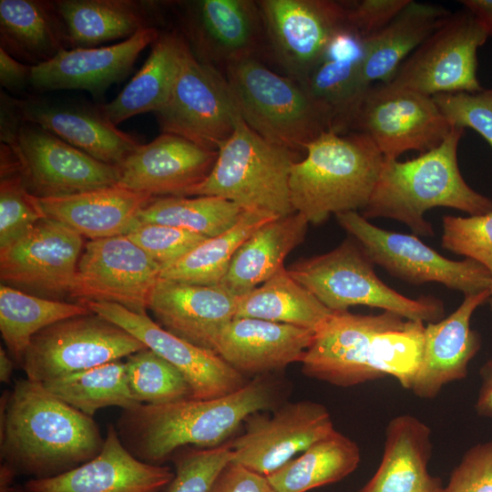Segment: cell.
<instances>
[{"instance_id":"44dd1931","label":"cell","mask_w":492,"mask_h":492,"mask_svg":"<svg viewBox=\"0 0 492 492\" xmlns=\"http://www.w3.org/2000/svg\"><path fill=\"white\" fill-rule=\"evenodd\" d=\"M217 156L218 150L162 133L125 159L117 185L154 198L186 196L209 176Z\"/></svg>"},{"instance_id":"f546056e","label":"cell","mask_w":492,"mask_h":492,"mask_svg":"<svg viewBox=\"0 0 492 492\" xmlns=\"http://www.w3.org/2000/svg\"><path fill=\"white\" fill-rule=\"evenodd\" d=\"M308 220L298 212L276 217L251 233L236 251L219 286L242 295L282 269L287 255L305 238Z\"/></svg>"},{"instance_id":"8d00e7d4","label":"cell","mask_w":492,"mask_h":492,"mask_svg":"<svg viewBox=\"0 0 492 492\" xmlns=\"http://www.w3.org/2000/svg\"><path fill=\"white\" fill-rule=\"evenodd\" d=\"M89 313L83 302L46 299L0 286V331L9 354L20 366L35 334L55 323Z\"/></svg>"},{"instance_id":"7402d4cb","label":"cell","mask_w":492,"mask_h":492,"mask_svg":"<svg viewBox=\"0 0 492 492\" xmlns=\"http://www.w3.org/2000/svg\"><path fill=\"white\" fill-rule=\"evenodd\" d=\"M15 102L22 121L36 124L109 165L119 167L142 144L118 128L98 105L33 97Z\"/></svg>"},{"instance_id":"7bdbcfd3","label":"cell","mask_w":492,"mask_h":492,"mask_svg":"<svg viewBox=\"0 0 492 492\" xmlns=\"http://www.w3.org/2000/svg\"><path fill=\"white\" fill-rule=\"evenodd\" d=\"M0 250L27 232L44 218L26 190L17 158L1 143Z\"/></svg>"},{"instance_id":"bcb514c9","label":"cell","mask_w":492,"mask_h":492,"mask_svg":"<svg viewBox=\"0 0 492 492\" xmlns=\"http://www.w3.org/2000/svg\"><path fill=\"white\" fill-rule=\"evenodd\" d=\"M126 236L159 264L161 270L179 261L207 239L187 230L140 221Z\"/></svg>"},{"instance_id":"cb8c5ba5","label":"cell","mask_w":492,"mask_h":492,"mask_svg":"<svg viewBox=\"0 0 492 492\" xmlns=\"http://www.w3.org/2000/svg\"><path fill=\"white\" fill-rule=\"evenodd\" d=\"M159 35L151 26L111 46L62 50L32 67L31 86L39 90L83 89L99 97L129 74L141 51Z\"/></svg>"},{"instance_id":"ffe728a7","label":"cell","mask_w":492,"mask_h":492,"mask_svg":"<svg viewBox=\"0 0 492 492\" xmlns=\"http://www.w3.org/2000/svg\"><path fill=\"white\" fill-rule=\"evenodd\" d=\"M181 17L182 36L193 55L217 69L255 57L265 36L257 1L185 2Z\"/></svg>"},{"instance_id":"603a6c76","label":"cell","mask_w":492,"mask_h":492,"mask_svg":"<svg viewBox=\"0 0 492 492\" xmlns=\"http://www.w3.org/2000/svg\"><path fill=\"white\" fill-rule=\"evenodd\" d=\"M175 473L168 466L135 457L122 444L116 426H108L104 446L91 460L58 476L31 478L26 492H159Z\"/></svg>"},{"instance_id":"9a60e30c","label":"cell","mask_w":492,"mask_h":492,"mask_svg":"<svg viewBox=\"0 0 492 492\" xmlns=\"http://www.w3.org/2000/svg\"><path fill=\"white\" fill-rule=\"evenodd\" d=\"M160 271L159 264L126 235L90 240L79 258L69 295L78 302H114L144 313Z\"/></svg>"},{"instance_id":"836d02e7","label":"cell","mask_w":492,"mask_h":492,"mask_svg":"<svg viewBox=\"0 0 492 492\" xmlns=\"http://www.w3.org/2000/svg\"><path fill=\"white\" fill-rule=\"evenodd\" d=\"M0 48L35 67L68 49L54 1L0 0Z\"/></svg>"},{"instance_id":"680465c9","label":"cell","mask_w":492,"mask_h":492,"mask_svg":"<svg viewBox=\"0 0 492 492\" xmlns=\"http://www.w3.org/2000/svg\"><path fill=\"white\" fill-rule=\"evenodd\" d=\"M490 295H489V298H488V302H489V305H490V309L492 311V284H491V287H490Z\"/></svg>"},{"instance_id":"f35d334b","label":"cell","mask_w":492,"mask_h":492,"mask_svg":"<svg viewBox=\"0 0 492 492\" xmlns=\"http://www.w3.org/2000/svg\"><path fill=\"white\" fill-rule=\"evenodd\" d=\"M246 212L217 196L156 197L139 212L140 222L159 223L215 237L233 227Z\"/></svg>"},{"instance_id":"e0dca14e","label":"cell","mask_w":492,"mask_h":492,"mask_svg":"<svg viewBox=\"0 0 492 492\" xmlns=\"http://www.w3.org/2000/svg\"><path fill=\"white\" fill-rule=\"evenodd\" d=\"M231 444V462L267 477L325 437L334 426L322 404L302 400L279 405L272 415H251Z\"/></svg>"},{"instance_id":"11a10c76","label":"cell","mask_w":492,"mask_h":492,"mask_svg":"<svg viewBox=\"0 0 492 492\" xmlns=\"http://www.w3.org/2000/svg\"><path fill=\"white\" fill-rule=\"evenodd\" d=\"M16 471L8 464L3 462L0 466V492H13Z\"/></svg>"},{"instance_id":"5b68a950","label":"cell","mask_w":492,"mask_h":492,"mask_svg":"<svg viewBox=\"0 0 492 492\" xmlns=\"http://www.w3.org/2000/svg\"><path fill=\"white\" fill-rule=\"evenodd\" d=\"M384 160L363 133H323L292 168L289 187L294 211L318 225L331 214L364 210Z\"/></svg>"},{"instance_id":"e575fe53","label":"cell","mask_w":492,"mask_h":492,"mask_svg":"<svg viewBox=\"0 0 492 492\" xmlns=\"http://www.w3.org/2000/svg\"><path fill=\"white\" fill-rule=\"evenodd\" d=\"M332 313L283 267L259 287L237 296L234 318H256L315 333Z\"/></svg>"},{"instance_id":"52a82bcc","label":"cell","mask_w":492,"mask_h":492,"mask_svg":"<svg viewBox=\"0 0 492 492\" xmlns=\"http://www.w3.org/2000/svg\"><path fill=\"white\" fill-rule=\"evenodd\" d=\"M300 159V153L261 138L239 115L209 176L184 197L217 196L245 210L286 216L295 212L289 180Z\"/></svg>"},{"instance_id":"60d3db41","label":"cell","mask_w":492,"mask_h":492,"mask_svg":"<svg viewBox=\"0 0 492 492\" xmlns=\"http://www.w3.org/2000/svg\"><path fill=\"white\" fill-rule=\"evenodd\" d=\"M362 59L324 56L302 84L333 113V130L349 132L356 110L370 87L362 76Z\"/></svg>"},{"instance_id":"1f68e13d","label":"cell","mask_w":492,"mask_h":492,"mask_svg":"<svg viewBox=\"0 0 492 492\" xmlns=\"http://www.w3.org/2000/svg\"><path fill=\"white\" fill-rule=\"evenodd\" d=\"M449 13L440 5L410 0L385 27L364 39L361 66L364 82L369 86L389 82Z\"/></svg>"},{"instance_id":"f5cc1de1","label":"cell","mask_w":492,"mask_h":492,"mask_svg":"<svg viewBox=\"0 0 492 492\" xmlns=\"http://www.w3.org/2000/svg\"><path fill=\"white\" fill-rule=\"evenodd\" d=\"M480 385L475 403L477 414L492 417V357L484 363L479 370Z\"/></svg>"},{"instance_id":"74e56055","label":"cell","mask_w":492,"mask_h":492,"mask_svg":"<svg viewBox=\"0 0 492 492\" xmlns=\"http://www.w3.org/2000/svg\"><path fill=\"white\" fill-rule=\"evenodd\" d=\"M276 217L246 210L233 227L207 238L179 261L162 269L159 279L204 286L220 285L241 244L258 228Z\"/></svg>"},{"instance_id":"f1b7e54d","label":"cell","mask_w":492,"mask_h":492,"mask_svg":"<svg viewBox=\"0 0 492 492\" xmlns=\"http://www.w3.org/2000/svg\"><path fill=\"white\" fill-rule=\"evenodd\" d=\"M432 448L426 424L409 414L395 416L385 427L381 462L357 492H442L441 479L428 470Z\"/></svg>"},{"instance_id":"9f6ffc18","label":"cell","mask_w":492,"mask_h":492,"mask_svg":"<svg viewBox=\"0 0 492 492\" xmlns=\"http://www.w3.org/2000/svg\"><path fill=\"white\" fill-rule=\"evenodd\" d=\"M14 362L10 354L0 348V380L2 383H9L13 374Z\"/></svg>"},{"instance_id":"d590c367","label":"cell","mask_w":492,"mask_h":492,"mask_svg":"<svg viewBox=\"0 0 492 492\" xmlns=\"http://www.w3.org/2000/svg\"><path fill=\"white\" fill-rule=\"evenodd\" d=\"M360 460L358 445L334 430L266 478L275 492H307L343 479Z\"/></svg>"},{"instance_id":"6f0895ef","label":"cell","mask_w":492,"mask_h":492,"mask_svg":"<svg viewBox=\"0 0 492 492\" xmlns=\"http://www.w3.org/2000/svg\"><path fill=\"white\" fill-rule=\"evenodd\" d=\"M13 492H26L24 487L21 486H15Z\"/></svg>"},{"instance_id":"ac0fdd59","label":"cell","mask_w":492,"mask_h":492,"mask_svg":"<svg viewBox=\"0 0 492 492\" xmlns=\"http://www.w3.org/2000/svg\"><path fill=\"white\" fill-rule=\"evenodd\" d=\"M94 313L123 328L147 348L176 367L191 387L194 399L231 394L248 382L215 352L199 347L162 328L147 313L108 302H82Z\"/></svg>"},{"instance_id":"8992f818","label":"cell","mask_w":492,"mask_h":492,"mask_svg":"<svg viewBox=\"0 0 492 492\" xmlns=\"http://www.w3.org/2000/svg\"><path fill=\"white\" fill-rule=\"evenodd\" d=\"M225 73L243 121L267 141L301 154L333 130L329 108L302 83L273 72L256 57L234 62Z\"/></svg>"},{"instance_id":"277c9868","label":"cell","mask_w":492,"mask_h":492,"mask_svg":"<svg viewBox=\"0 0 492 492\" xmlns=\"http://www.w3.org/2000/svg\"><path fill=\"white\" fill-rule=\"evenodd\" d=\"M464 128L453 127L436 148L406 161L384 160L370 200L363 210L365 219L398 220L414 235L433 236L425 213L436 207L468 215L492 210V200L474 190L458 166L457 149Z\"/></svg>"},{"instance_id":"2e32d148","label":"cell","mask_w":492,"mask_h":492,"mask_svg":"<svg viewBox=\"0 0 492 492\" xmlns=\"http://www.w3.org/2000/svg\"><path fill=\"white\" fill-rule=\"evenodd\" d=\"M273 56L289 77L303 84L333 36L347 25V2L257 1Z\"/></svg>"},{"instance_id":"7a4b0ae2","label":"cell","mask_w":492,"mask_h":492,"mask_svg":"<svg viewBox=\"0 0 492 492\" xmlns=\"http://www.w3.org/2000/svg\"><path fill=\"white\" fill-rule=\"evenodd\" d=\"M105 438L95 420L28 378L0 399V456L17 475L46 478L94 458Z\"/></svg>"},{"instance_id":"7c38bea8","label":"cell","mask_w":492,"mask_h":492,"mask_svg":"<svg viewBox=\"0 0 492 492\" xmlns=\"http://www.w3.org/2000/svg\"><path fill=\"white\" fill-rule=\"evenodd\" d=\"M487 37L468 10L450 12L389 82L430 97L479 92L477 49Z\"/></svg>"},{"instance_id":"5bb4252c","label":"cell","mask_w":492,"mask_h":492,"mask_svg":"<svg viewBox=\"0 0 492 492\" xmlns=\"http://www.w3.org/2000/svg\"><path fill=\"white\" fill-rule=\"evenodd\" d=\"M15 152L25 187L36 198L74 195L118 184L119 168L99 161L43 128L21 120L1 139Z\"/></svg>"},{"instance_id":"4dcf8cb0","label":"cell","mask_w":492,"mask_h":492,"mask_svg":"<svg viewBox=\"0 0 492 492\" xmlns=\"http://www.w3.org/2000/svg\"><path fill=\"white\" fill-rule=\"evenodd\" d=\"M188 43L176 31L159 33L140 69L110 102L98 105L115 125L147 112H158L167 103Z\"/></svg>"},{"instance_id":"7dc6e473","label":"cell","mask_w":492,"mask_h":492,"mask_svg":"<svg viewBox=\"0 0 492 492\" xmlns=\"http://www.w3.org/2000/svg\"><path fill=\"white\" fill-rule=\"evenodd\" d=\"M433 99L452 127L476 130L492 149V88L438 94Z\"/></svg>"},{"instance_id":"3957f363","label":"cell","mask_w":492,"mask_h":492,"mask_svg":"<svg viewBox=\"0 0 492 492\" xmlns=\"http://www.w3.org/2000/svg\"><path fill=\"white\" fill-rule=\"evenodd\" d=\"M282 395L281 381L259 375L239 390L215 398L138 404L123 409L116 429L135 457L162 465L183 446L222 445L251 415L278 407Z\"/></svg>"},{"instance_id":"d6986e66","label":"cell","mask_w":492,"mask_h":492,"mask_svg":"<svg viewBox=\"0 0 492 492\" xmlns=\"http://www.w3.org/2000/svg\"><path fill=\"white\" fill-rule=\"evenodd\" d=\"M82 251L79 233L59 221L42 218L0 250L1 282L46 294H69Z\"/></svg>"},{"instance_id":"b9f144b4","label":"cell","mask_w":492,"mask_h":492,"mask_svg":"<svg viewBox=\"0 0 492 492\" xmlns=\"http://www.w3.org/2000/svg\"><path fill=\"white\" fill-rule=\"evenodd\" d=\"M125 364L128 385L138 403L163 405L193 398L183 374L152 350L134 353Z\"/></svg>"},{"instance_id":"4316f807","label":"cell","mask_w":492,"mask_h":492,"mask_svg":"<svg viewBox=\"0 0 492 492\" xmlns=\"http://www.w3.org/2000/svg\"><path fill=\"white\" fill-rule=\"evenodd\" d=\"M313 333L286 323L233 318L220 335L216 354L243 375H264L301 363Z\"/></svg>"},{"instance_id":"484cf974","label":"cell","mask_w":492,"mask_h":492,"mask_svg":"<svg viewBox=\"0 0 492 492\" xmlns=\"http://www.w3.org/2000/svg\"><path fill=\"white\" fill-rule=\"evenodd\" d=\"M489 295L490 290L466 295L447 317L425 325L422 361L410 389L415 395L435 398L445 385L466 377L469 363L481 347L471 318Z\"/></svg>"},{"instance_id":"83f0119b","label":"cell","mask_w":492,"mask_h":492,"mask_svg":"<svg viewBox=\"0 0 492 492\" xmlns=\"http://www.w3.org/2000/svg\"><path fill=\"white\" fill-rule=\"evenodd\" d=\"M32 197L44 218L90 240L127 235L138 223L140 210L154 199L118 185L64 197Z\"/></svg>"},{"instance_id":"db71d44e","label":"cell","mask_w":492,"mask_h":492,"mask_svg":"<svg viewBox=\"0 0 492 492\" xmlns=\"http://www.w3.org/2000/svg\"><path fill=\"white\" fill-rule=\"evenodd\" d=\"M459 3L475 16L488 37H492V0H462Z\"/></svg>"},{"instance_id":"f6af8a7d","label":"cell","mask_w":492,"mask_h":492,"mask_svg":"<svg viewBox=\"0 0 492 492\" xmlns=\"http://www.w3.org/2000/svg\"><path fill=\"white\" fill-rule=\"evenodd\" d=\"M231 458L230 443L177 453L175 475L166 492H209L219 472Z\"/></svg>"},{"instance_id":"6da1fadb","label":"cell","mask_w":492,"mask_h":492,"mask_svg":"<svg viewBox=\"0 0 492 492\" xmlns=\"http://www.w3.org/2000/svg\"><path fill=\"white\" fill-rule=\"evenodd\" d=\"M424 331L425 323L389 311L333 312L313 333L302 372L340 387L391 376L410 390L422 361Z\"/></svg>"},{"instance_id":"ee69618b","label":"cell","mask_w":492,"mask_h":492,"mask_svg":"<svg viewBox=\"0 0 492 492\" xmlns=\"http://www.w3.org/2000/svg\"><path fill=\"white\" fill-rule=\"evenodd\" d=\"M442 247L484 266L492 275V210L443 218Z\"/></svg>"},{"instance_id":"9c48e42d","label":"cell","mask_w":492,"mask_h":492,"mask_svg":"<svg viewBox=\"0 0 492 492\" xmlns=\"http://www.w3.org/2000/svg\"><path fill=\"white\" fill-rule=\"evenodd\" d=\"M145 348L131 333L91 312L55 323L35 334L21 367L26 378L44 384Z\"/></svg>"},{"instance_id":"f907efd6","label":"cell","mask_w":492,"mask_h":492,"mask_svg":"<svg viewBox=\"0 0 492 492\" xmlns=\"http://www.w3.org/2000/svg\"><path fill=\"white\" fill-rule=\"evenodd\" d=\"M209 492H275L265 476L241 465L226 464L215 477Z\"/></svg>"},{"instance_id":"ba28073f","label":"cell","mask_w":492,"mask_h":492,"mask_svg":"<svg viewBox=\"0 0 492 492\" xmlns=\"http://www.w3.org/2000/svg\"><path fill=\"white\" fill-rule=\"evenodd\" d=\"M374 266L364 249L351 237L333 250L300 260L287 270L332 312L364 305L427 323L444 318L442 301L431 296L412 299L399 293L376 275Z\"/></svg>"},{"instance_id":"681fc988","label":"cell","mask_w":492,"mask_h":492,"mask_svg":"<svg viewBox=\"0 0 492 492\" xmlns=\"http://www.w3.org/2000/svg\"><path fill=\"white\" fill-rule=\"evenodd\" d=\"M410 0H362L347 2V25L363 38L385 27Z\"/></svg>"},{"instance_id":"30bf717a","label":"cell","mask_w":492,"mask_h":492,"mask_svg":"<svg viewBox=\"0 0 492 492\" xmlns=\"http://www.w3.org/2000/svg\"><path fill=\"white\" fill-rule=\"evenodd\" d=\"M335 216L338 223L361 244L372 261L392 276L413 284L438 282L465 296L491 287V273L473 260L447 259L417 236L376 227L357 211Z\"/></svg>"},{"instance_id":"c3c4849f","label":"cell","mask_w":492,"mask_h":492,"mask_svg":"<svg viewBox=\"0 0 492 492\" xmlns=\"http://www.w3.org/2000/svg\"><path fill=\"white\" fill-rule=\"evenodd\" d=\"M442 492H492V440L464 453Z\"/></svg>"},{"instance_id":"d4e9b609","label":"cell","mask_w":492,"mask_h":492,"mask_svg":"<svg viewBox=\"0 0 492 492\" xmlns=\"http://www.w3.org/2000/svg\"><path fill=\"white\" fill-rule=\"evenodd\" d=\"M237 296L220 286L159 279L149 309L169 333L216 353L220 335L235 317Z\"/></svg>"},{"instance_id":"ab89813d","label":"cell","mask_w":492,"mask_h":492,"mask_svg":"<svg viewBox=\"0 0 492 492\" xmlns=\"http://www.w3.org/2000/svg\"><path fill=\"white\" fill-rule=\"evenodd\" d=\"M42 384L51 394L91 417L105 407L127 409L139 404L129 388L126 364L119 360Z\"/></svg>"},{"instance_id":"d6a6232c","label":"cell","mask_w":492,"mask_h":492,"mask_svg":"<svg viewBox=\"0 0 492 492\" xmlns=\"http://www.w3.org/2000/svg\"><path fill=\"white\" fill-rule=\"evenodd\" d=\"M68 49L90 48L129 38L151 27V2L134 0H56Z\"/></svg>"},{"instance_id":"4fadbf2b","label":"cell","mask_w":492,"mask_h":492,"mask_svg":"<svg viewBox=\"0 0 492 492\" xmlns=\"http://www.w3.org/2000/svg\"><path fill=\"white\" fill-rule=\"evenodd\" d=\"M155 115L162 133L218 150L240 112L226 77L200 61L188 45L169 97Z\"/></svg>"},{"instance_id":"8fae6325","label":"cell","mask_w":492,"mask_h":492,"mask_svg":"<svg viewBox=\"0 0 492 492\" xmlns=\"http://www.w3.org/2000/svg\"><path fill=\"white\" fill-rule=\"evenodd\" d=\"M452 128L433 97L386 82L367 88L349 132L368 136L391 160L405 151L436 148Z\"/></svg>"},{"instance_id":"816d5d0a","label":"cell","mask_w":492,"mask_h":492,"mask_svg":"<svg viewBox=\"0 0 492 492\" xmlns=\"http://www.w3.org/2000/svg\"><path fill=\"white\" fill-rule=\"evenodd\" d=\"M32 66L26 65L0 48V84L11 91L31 85Z\"/></svg>"}]
</instances>
